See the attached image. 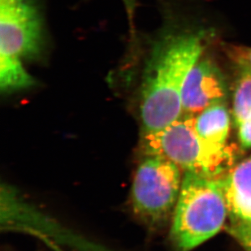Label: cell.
<instances>
[{"label":"cell","mask_w":251,"mask_h":251,"mask_svg":"<svg viewBox=\"0 0 251 251\" xmlns=\"http://www.w3.org/2000/svg\"><path fill=\"white\" fill-rule=\"evenodd\" d=\"M182 171L158 155H145L133 176L131 204L136 216L156 227L174 212L182 184Z\"/></svg>","instance_id":"5"},{"label":"cell","mask_w":251,"mask_h":251,"mask_svg":"<svg viewBox=\"0 0 251 251\" xmlns=\"http://www.w3.org/2000/svg\"><path fill=\"white\" fill-rule=\"evenodd\" d=\"M140 148L145 155H158L184 173L222 175L232 160L228 147L221 148L201 138L195 116H184L155 133L142 134Z\"/></svg>","instance_id":"4"},{"label":"cell","mask_w":251,"mask_h":251,"mask_svg":"<svg viewBox=\"0 0 251 251\" xmlns=\"http://www.w3.org/2000/svg\"><path fill=\"white\" fill-rule=\"evenodd\" d=\"M227 52L238 69H246L251 73V48L231 46L227 48Z\"/></svg>","instance_id":"11"},{"label":"cell","mask_w":251,"mask_h":251,"mask_svg":"<svg viewBox=\"0 0 251 251\" xmlns=\"http://www.w3.org/2000/svg\"><path fill=\"white\" fill-rule=\"evenodd\" d=\"M223 102L211 105L195 116V128L200 137L221 148L227 147L231 125L229 112Z\"/></svg>","instance_id":"8"},{"label":"cell","mask_w":251,"mask_h":251,"mask_svg":"<svg viewBox=\"0 0 251 251\" xmlns=\"http://www.w3.org/2000/svg\"><path fill=\"white\" fill-rule=\"evenodd\" d=\"M237 134L240 143L243 148H251V121H247L237 126Z\"/></svg>","instance_id":"12"},{"label":"cell","mask_w":251,"mask_h":251,"mask_svg":"<svg viewBox=\"0 0 251 251\" xmlns=\"http://www.w3.org/2000/svg\"><path fill=\"white\" fill-rule=\"evenodd\" d=\"M223 174L184 173L173 212L171 241L179 251H190L217 234L228 216Z\"/></svg>","instance_id":"3"},{"label":"cell","mask_w":251,"mask_h":251,"mask_svg":"<svg viewBox=\"0 0 251 251\" xmlns=\"http://www.w3.org/2000/svg\"><path fill=\"white\" fill-rule=\"evenodd\" d=\"M226 230L246 251H251V221H231Z\"/></svg>","instance_id":"10"},{"label":"cell","mask_w":251,"mask_h":251,"mask_svg":"<svg viewBox=\"0 0 251 251\" xmlns=\"http://www.w3.org/2000/svg\"><path fill=\"white\" fill-rule=\"evenodd\" d=\"M126 9V15L128 17V24L130 27V34L133 35L136 33L134 26V18H135L136 11L138 7V0H121Z\"/></svg>","instance_id":"13"},{"label":"cell","mask_w":251,"mask_h":251,"mask_svg":"<svg viewBox=\"0 0 251 251\" xmlns=\"http://www.w3.org/2000/svg\"><path fill=\"white\" fill-rule=\"evenodd\" d=\"M166 25L147 40L138 64L136 94L142 134L162 130L184 116L183 85L204 48L202 31Z\"/></svg>","instance_id":"1"},{"label":"cell","mask_w":251,"mask_h":251,"mask_svg":"<svg viewBox=\"0 0 251 251\" xmlns=\"http://www.w3.org/2000/svg\"><path fill=\"white\" fill-rule=\"evenodd\" d=\"M47 38L38 0H0V89L12 94L30 89L37 81L24 62L38 61Z\"/></svg>","instance_id":"2"},{"label":"cell","mask_w":251,"mask_h":251,"mask_svg":"<svg viewBox=\"0 0 251 251\" xmlns=\"http://www.w3.org/2000/svg\"><path fill=\"white\" fill-rule=\"evenodd\" d=\"M226 93V82L221 70L211 60L199 59L183 85L184 116H195L206 107L224 102Z\"/></svg>","instance_id":"6"},{"label":"cell","mask_w":251,"mask_h":251,"mask_svg":"<svg viewBox=\"0 0 251 251\" xmlns=\"http://www.w3.org/2000/svg\"><path fill=\"white\" fill-rule=\"evenodd\" d=\"M238 70L232 100V115L237 126L251 121V73L246 69Z\"/></svg>","instance_id":"9"},{"label":"cell","mask_w":251,"mask_h":251,"mask_svg":"<svg viewBox=\"0 0 251 251\" xmlns=\"http://www.w3.org/2000/svg\"><path fill=\"white\" fill-rule=\"evenodd\" d=\"M222 181L231 221L251 222V155L230 168Z\"/></svg>","instance_id":"7"}]
</instances>
